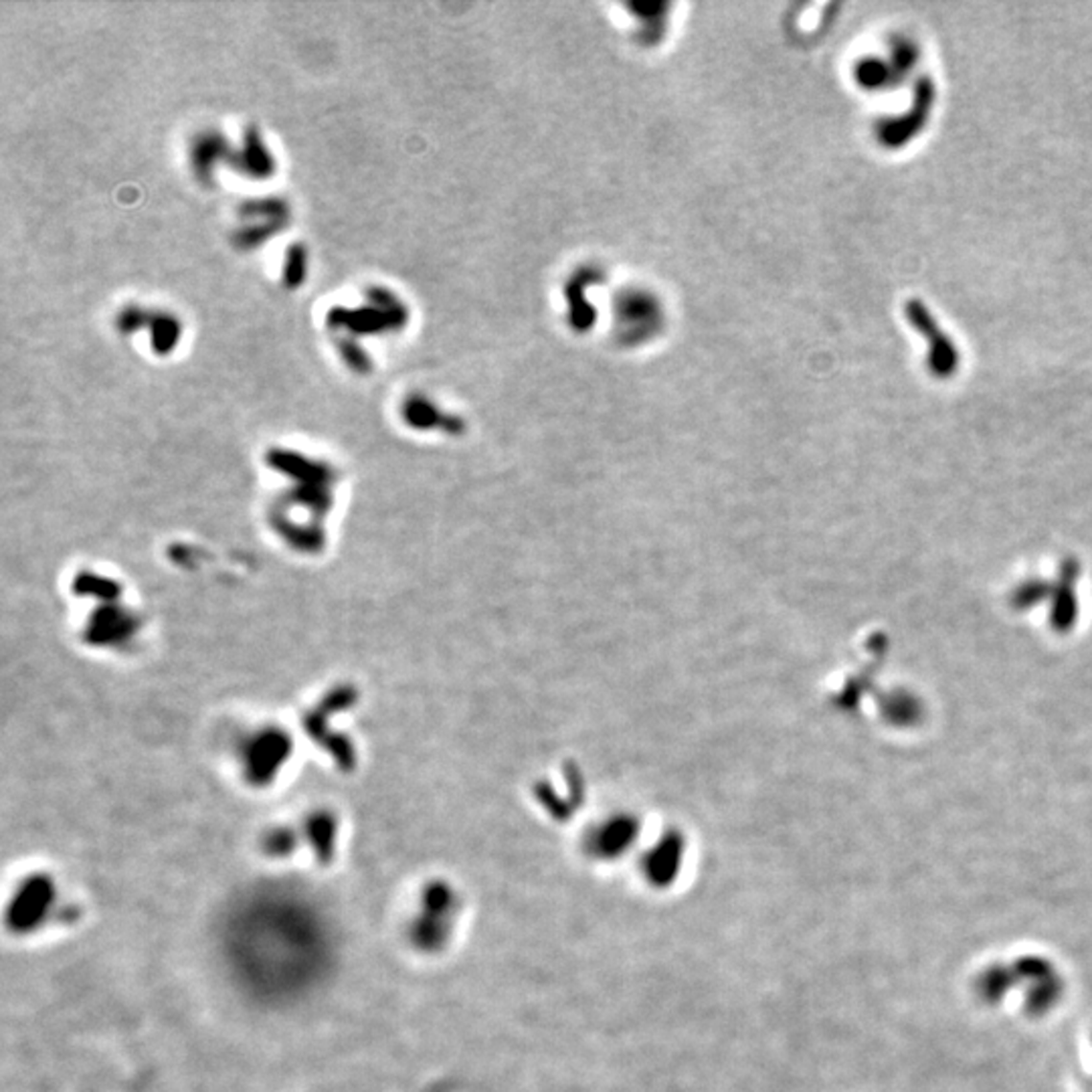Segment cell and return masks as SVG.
Listing matches in <instances>:
<instances>
[{
	"mask_svg": "<svg viewBox=\"0 0 1092 1092\" xmlns=\"http://www.w3.org/2000/svg\"><path fill=\"white\" fill-rule=\"evenodd\" d=\"M407 324H409V312H387L368 302L359 308L332 306L326 312L328 330L338 334H348L354 338L392 334L403 330Z\"/></svg>",
	"mask_w": 1092,
	"mask_h": 1092,
	"instance_id": "1",
	"label": "cell"
},
{
	"mask_svg": "<svg viewBox=\"0 0 1092 1092\" xmlns=\"http://www.w3.org/2000/svg\"><path fill=\"white\" fill-rule=\"evenodd\" d=\"M306 277H308V249L302 241H296L286 249L281 281H284V286L288 290H297L304 286Z\"/></svg>",
	"mask_w": 1092,
	"mask_h": 1092,
	"instance_id": "9",
	"label": "cell"
},
{
	"mask_svg": "<svg viewBox=\"0 0 1092 1092\" xmlns=\"http://www.w3.org/2000/svg\"><path fill=\"white\" fill-rule=\"evenodd\" d=\"M288 225L290 221H259V223L241 225V227L233 231L231 243L239 251H255L263 248L270 239L284 233L288 229Z\"/></svg>",
	"mask_w": 1092,
	"mask_h": 1092,
	"instance_id": "6",
	"label": "cell"
},
{
	"mask_svg": "<svg viewBox=\"0 0 1092 1092\" xmlns=\"http://www.w3.org/2000/svg\"><path fill=\"white\" fill-rule=\"evenodd\" d=\"M235 146L219 130H202L188 146V164L195 178L209 186L219 166H229Z\"/></svg>",
	"mask_w": 1092,
	"mask_h": 1092,
	"instance_id": "3",
	"label": "cell"
},
{
	"mask_svg": "<svg viewBox=\"0 0 1092 1092\" xmlns=\"http://www.w3.org/2000/svg\"><path fill=\"white\" fill-rule=\"evenodd\" d=\"M229 168L249 180H270L277 173L275 156L255 124L243 130L241 144L233 150Z\"/></svg>",
	"mask_w": 1092,
	"mask_h": 1092,
	"instance_id": "2",
	"label": "cell"
},
{
	"mask_svg": "<svg viewBox=\"0 0 1092 1092\" xmlns=\"http://www.w3.org/2000/svg\"><path fill=\"white\" fill-rule=\"evenodd\" d=\"M237 217L248 223L290 221V202L284 197H259L237 204Z\"/></svg>",
	"mask_w": 1092,
	"mask_h": 1092,
	"instance_id": "7",
	"label": "cell"
},
{
	"mask_svg": "<svg viewBox=\"0 0 1092 1092\" xmlns=\"http://www.w3.org/2000/svg\"><path fill=\"white\" fill-rule=\"evenodd\" d=\"M150 348L156 356H168L177 350L182 338V322L171 312L153 310L148 322Z\"/></svg>",
	"mask_w": 1092,
	"mask_h": 1092,
	"instance_id": "5",
	"label": "cell"
},
{
	"mask_svg": "<svg viewBox=\"0 0 1092 1092\" xmlns=\"http://www.w3.org/2000/svg\"><path fill=\"white\" fill-rule=\"evenodd\" d=\"M909 318L913 320V324L931 338V344H933V367L937 372L940 374H949L955 367H957V350L953 348V344L949 343V338L937 328V324L933 322L931 314L927 312V306H922L918 302H911L907 308Z\"/></svg>",
	"mask_w": 1092,
	"mask_h": 1092,
	"instance_id": "4",
	"label": "cell"
},
{
	"mask_svg": "<svg viewBox=\"0 0 1092 1092\" xmlns=\"http://www.w3.org/2000/svg\"><path fill=\"white\" fill-rule=\"evenodd\" d=\"M150 316H153V310L150 308H142V306H126L124 310L118 312L116 316V328L120 334L124 336H131L140 330L148 328L150 322Z\"/></svg>",
	"mask_w": 1092,
	"mask_h": 1092,
	"instance_id": "10",
	"label": "cell"
},
{
	"mask_svg": "<svg viewBox=\"0 0 1092 1092\" xmlns=\"http://www.w3.org/2000/svg\"><path fill=\"white\" fill-rule=\"evenodd\" d=\"M334 348L341 356V361L354 372V374H370L374 368V363L370 359V354L367 352V348L359 343V338L348 336V334H334L332 338Z\"/></svg>",
	"mask_w": 1092,
	"mask_h": 1092,
	"instance_id": "8",
	"label": "cell"
}]
</instances>
